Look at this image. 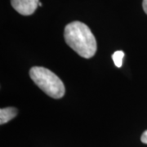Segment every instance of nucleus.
Listing matches in <instances>:
<instances>
[{
	"label": "nucleus",
	"mask_w": 147,
	"mask_h": 147,
	"mask_svg": "<svg viewBox=\"0 0 147 147\" xmlns=\"http://www.w3.org/2000/svg\"><path fill=\"white\" fill-rule=\"evenodd\" d=\"M65 40L69 47L84 58L92 57L96 52V41L89 27L80 21L68 24L64 32Z\"/></svg>",
	"instance_id": "nucleus-1"
},
{
	"label": "nucleus",
	"mask_w": 147,
	"mask_h": 147,
	"mask_svg": "<svg viewBox=\"0 0 147 147\" xmlns=\"http://www.w3.org/2000/svg\"><path fill=\"white\" fill-rule=\"evenodd\" d=\"M30 75L34 84L49 96L60 99L65 95V88L62 81L48 69L41 66L32 67Z\"/></svg>",
	"instance_id": "nucleus-2"
},
{
	"label": "nucleus",
	"mask_w": 147,
	"mask_h": 147,
	"mask_svg": "<svg viewBox=\"0 0 147 147\" xmlns=\"http://www.w3.org/2000/svg\"><path fill=\"white\" fill-rule=\"evenodd\" d=\"M13 8L23 16L32 15L38 6L39 0H11Z\"/></svg>",
	"instance_id": "nucleus-3"
},
{
	"label": "nucleus",
	"mask_w": 147,
	"mask_h": 147,
	"mask_svg": "<svg viewBox=\"0 0 147 147\" xmlns=\"http://www.w3.org/2000/svg\"><path fill=\"white\" fill-rule=\"evenodd\" d=\"M17 115V110L14 107H7L0 110V124L3 125L11 120Z\"/></svg>",
	"instance_id": "nucleus-4"
},
{
	"label": "nucleus",
	"mask_w": 147,
	"mask_h": 147,
	"mask_svg": "<svg viewBox=\"0 0 147 147\" xmlns=\"http://www.w3.org/2000/svg\"><path fill=\"white\" fill-rule=\"evenodd\" d=\"M123 57H124V53L123 51H116L115 53L112 55V58L115 62V65L118 68H120L122 66Z\"/></svg>",
	"instance_id": "nucleus-5"
},
{
	"label": "nucleus",
	"mask_w": 147,
	"mask_h": 147,
	"mask_svg": "<svg viewBox=\"0 0 147 147\" xmlns=\"http://www.w3.org/2000/svg\"><path fill=\"white\" fill-rule=\"evenodd\" d=\"M141 141L144 144H147V130H146V131L142 133V137H141Z\"/></svg>",
	"instance_id": "nucleus-6"
},
{
	"label": "nucleus",
	"mask_w": 147,
	"mask_h": 147,
	"mask_svg": "<svg viewBox=\"0 0 147 147\" xmlns=\"http://www.w3.org/2000/svg\"><path fill=\"white\" fill-rule=\"evenodd\" d=\"M142 7H143V9L144 11L147 14V0H143V3H142Z\"/></svg>",
	"instance_id": "nucleus-7"
}]
</instances>
